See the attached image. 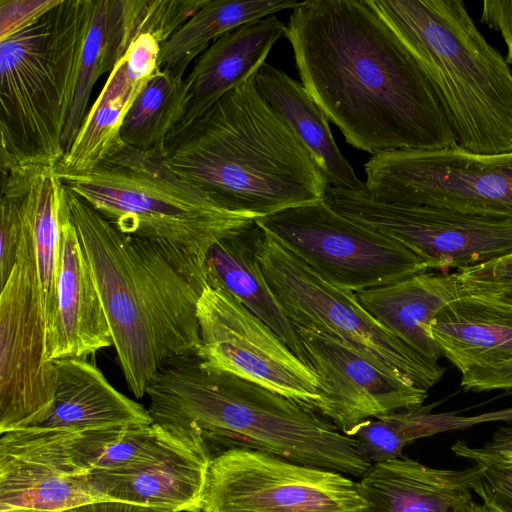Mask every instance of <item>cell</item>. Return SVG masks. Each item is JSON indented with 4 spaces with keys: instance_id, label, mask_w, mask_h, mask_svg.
<instances>
[{
    "instance_id": "cell-30",
    "label": "cell",
    "mask_w": 512,
    "mask_h": 512,
    "mask_svg": "<svg viewBox=\"0 0 512 512\" xmlns=\"http://www.w3.org/2000/svg\"><path fill=\"white\" fill-rule=\"evenodd\" d=\"M187 108L184 78L158 70L127 112L120 140L142 152L163 154L167 139L182 122Z\"/></svg>"
},
{
    "instance_id": "cell-36",
    "label": "cell",
    "mask_w": 512,
    "mask_h": 512,
    "mask_svg": "<svg viewBox=\"0 0 512 512\" xmlns=\"http://www.w3.org/2000/svg\"><path fill=\"white\" fill-rule=\"evenodd\" d=\"M480 21L499 32L507 47L505 60L512 65V0H485Z\"/></svg>"
},
{
    "instance_id": "cell-35",
    "label": "cell",
    "mask_w": 512,
    "mask_h": 512,
    "mask_svg": "<svg viewBox=\"0 0 512 512\" xmlns=\"http://www.w3.org/2000/svg\"><path fill=\"white\" fill-rule=\"evenodd\" d=\"M460 386L466 391L512 394V359L471 369L461 375Z\"/></svg>"
},
{
    "instance_id": "cell-9",
    "label": "cell",
    "mask_w": 512,
    "mask_h": 512,
    "mask_svg": "<svg viewBox=\"0 0 512 512\" xmlns=\"http://www.w3.org/2000/svg\"><path fill=\"white\" fill-rule=\"evenodd\" d=\"M257 258L274 296L295 326L330 335L424 390L443 377L444 367L385 328L360 304L355 292L324 280L262 228Z\"/></svg>"
},
{
    "instance_id": "cell-37",
    "label": "cell",
    "mask_w": 512,
    "mask_h": 512,
    "mask_svg": "<svg viewBox=\"0 0 512 512\" xmlns=\"http://www.w3.org/2000/svg\"><path fill=\"white\" fill-rule=\"evenodd\" d=\"M460 282L512 283V253L456 271Z\"/></svg>"
},
{
    "instance_id": "cell-40",
    "label": "cell",
    "mask_w": 512,
    "mask_h": 512,
    "mask_svg": "<svg viewBox=\"0 0 512 512\" xmlns=\"http://www.w3.org/2000/svg\"><path fill=\"white\" fill-rule=\"evenodd\" d=\"M13 512H15V511H13Z\"/></svg>"
},
{
    "instance_id": "cell-11",
    "label": "cell",
    "mask_w": 512,
    "mask_h": 512,
    "mask_svg": "<svg viewBox=\"0 0 512 512\" xmlns=\"http://www.w3.org/2000/svg\"><path fill=\"white\" fill-rule=\"evenodd\" d=\"M255 222L324 280L355 293L429 271L406 245L351 220L325 200Z\"/></svg>"
},
{
    "instance_id": "cell-14",
    "label": "cell",
    "mask_w": 512,
    "mask_h": 512,
    "mask_svg": "<svg viewBox=\"0 0 512 512\" xmlns=\"http://www.w3.org/2000/svg\"><path fill=\"white\" fill-rule=\"evenodd\" d=\"M324 200L351 220L406 245L429 271H458L512 253V220L385 203L364 190L331 186Z\"/></svg>"
},
{
    "instance_id": "cell-6",
    "label": "cell",
    "mask_w": 512,
    "mask_h": 512,
    "mask_svg": "<svg viewBox=\"0 0 512 512\" xmlns=\"http://www.w3.org/2000/svg\"><path fill=\"white\" fill-rule=\"evenodd\" d=\"M58 176L121 232L158 247L202 291L212 246L255 221L223 207L162 154L136 150L120 138L92 169Z\"/></svg>"
},
{
    "instance_id": "cell-26",
    "label": "cell",
    "mask_w": 512,
    "mask_h": 512,
    "mask_svg": "<svg viewBox=\"0 0 512 512\" xmlns=\"http://www.w3.org/2000/svg\"><path fill=\"white\" fill-rule=\"evenodd\" d=\"M151 77L143 75L130 64L126 54L120 59L89 108L72 144L57 164L58 175L88 171L106 155L120 138V128L127 112Z\"/></svg>"
},
{
    "instance_id": "cell-19",
    "label": "cell",
    "mask_w": 512,
    "mask_h": 512,
    "mask_svg": "<svg viewBox=\"0 0 512 512\" xmlns=\"http://www.w3.org/2000/svg\"><path fill=\"white\" fill-rule=\"evenodd\" d=\"M211 460L177 440L159 458L115 470L91 471L102 501H119L164 512H199Z\"/></svg>"
},
{
    "instance_id": "cell-33",
    "label": "cell",
    "mask_w": 512,
    "mask_h": 512,
    "mask_svg": "<svg viewBox=\"0 0 512 512\" xmlns=\"http://www.w3.org/2000/svg\"><path fill=\"white\" fill-rule=\"evenodd\" d=\"M451 450L456 456L474 464L512 467V425L499 426L491 439L481 446H470L464 441H457Z\"/></svg>"
},
{
    "instance_id": "cell-27",
    "label": "cell",
    "mask_w": 512,
    "mask_h": 512,
    "mask_svg": "<svg viewBox=\"0 0 512 512\" xmlns=\"http://www.w3.org/2000/svg\"><path fill=\"white\" fill-rule=\"evenodd\" d=\"M295 0H207L206 3L160 46L159 70L185 78L189 64L215 40L247 23L292 9Z\"/></svg>"
},
{
    "instance_id": "cell-2",
    "label": "cell",
    "mask_w": 512,
    "mask_h": 512,
    "mask_svg": "<svg viewBox=\"0 0 512 512\" xmlns=\"http://www.w3.org/2000/svg\"><path fill=\"white\" fill-rule=\"evenodd\" d=\"M146 395L153 423L210 460L251 449L360 478L372 465L353 437L318 412L204 368L195 352L167 360Z\"/></svg>"
},
{
    "instance_id": "cell-32",
    "label": "cell",
    "mask_w": 512,
    "mask_h": 512,
    "mask_svg": "<svg viewBox=\"0 0 512 512\" xmlns=\"http://www.w3.org/2000/svg\"><path fill=\"white\" fill-rule=\"evenodd\" d=\"M481 465L483 468L473 484V492L490 512H512V467Z\"/></svg>"
},
{
    "instance_id": "cell-3",
    "label": "cell",
    "mask_w": 512,
    "mask_h": 512,
    "mask_svg": "<svg viewBox=\"0 0 512 512\" xmlns=\"http://www.w3.org/2000/svg\"><path fill=\"white\" fill-rule=\"evenodd\" d=\"M254 75L174 130L162 157L223 207L256 220L324 200L330 185L259 94Z\"/></svg>"
},
{
    "instance_id": "cell-16",
    "label": "cell",
    "mask_w": 512,
    "mask_h": 512,
    "mask_svg": "<svg viewBox=\"0 0 512 512\" xmlns=\"http://www.w3.org/2000/svg\"><path fill=\"white\" fill-rule=\"evenodd\" d=\"M100 501L69 430L31 426L1 434L0 512H64Z\"/></svg>"
},
{
    "instance_id": "cell-13",
    "label": "cell",
    "mask_w": 512,
    "mask_h": 512,
    "mask_svg": "<svg viewBox=\"0 0 512 512\" xmlns=\"http://www.w3.org/2000/svg\"><path fill=\"white\" fill-rule=\"evenodd\" d=\"M197 318L195 353L204 368L251 381L322 413L325 400L316 372L236 298L207 285Z\"/></svg>"
},
{
    "instance_id": "cell-34",
    "label": "cell",
    "mask_w": 512,
    "mask_h": 512,
    "mask_svg": "<svg viewBox=\"0 0 512 512\" xmlns=\"http://www.w3.org/2000/svg\"><path fill=\"white\" fill-rule=\"evenodd\" d=\"M60 0H0V40L39 20Z\"/></svg>"
},
{
    "instance_id": "cell-25",
    "label": "cell",
    "mask_w": 512,
    "mask_h": 512,
    "mask_svg": "<svg viewBox=\"0 0 512 512\" xmlns=\"http://www.w3.org/2000/svg\"><path fill=\"white\" fill-rule=\"evenodd\" d=\"M254 82L262 98L311 154L331 187L365 189L339 150L328 117L300 82L266 62L255 73Z\"/></svg>"
},
{
    "instance_id": "cell-8",
    "label": "cell",
    "mask_w": 512,
    "mask_h": 512,
    "mask_svg": "<svg viewBox=\"0 0 512 512\" xmlns=\"http://www.w3.org/2000/svg\"><path fill=\"white\" fill-rule=\"evenodd\" d=\"M92 0H60L0 40V168L55 167L79 75Z\"/></svg>"
},
{
    "instance_id": "cell-17",
    "label": "cell",
    "mask_w": 512,
    "mask_h": 512,
    "mask_svg": "<svg viewBox=\"0 0 512 512\" xmlns=\"http://www.w3.org/2000/svg\"><path fill=\"white\" fill-rule=\"evenodd\" d=\"M482 468H433L404 456L372 463L357 482L362 512H490L473 496Z\"/></svg>"
},
{
    "instance_id": "cell-28",
    "label": "cell",
    "mask_w": 512,
    "mask_h": 512,
    "mask_svg": "<svg viewBox=\"0 0 512 512\" xmlns=\"http://www.w3.org/2000/svg\"><path fill=\"white\" fill-rule=\"evenodd\" d=\"M132 41L128 35L124 0H92L81 47L78 83L64 135V153L72 144L89 108L97 80L111 72Z\"/></svg>"
},
{
    "instance_id": "cell-12",
    "label": "cell",
    "mask_w": 512,
    "mask_h": 512,
    "mask_svg": "<svg viewBox=\"0 0 512 512\" xmlns=\"http://www.w3.org/2000/svg\"><path fill=\"white\" fill-rule=\"evenodd\" d=\"M348 475L251 449H230L209 464L199 512H362Z\"/></svg>"
},
{
    "instance_id": "cell-18",
    "label": "cell",
    "mask_w": 512,
    "mask_h": 512,
    "mask_svg": "<svg viewBox=\"0 0 512 512\" xmlns=\"http://www.w3.org/2000/svg\"><path fill=\"white\" fill-rule=\"evenodd\" d=\"M63 185V184H62ZM57 314L48 346L50 361L81 358L112 346L107 316L62 186Z\"/></svg>"
},
{
    "instance_id": "cell-5",
    "label": "cell",
    "mask_w": 512,
    "mask_h": 512,
    "mask_svg": "<svg viewBox=\"0 0 512 512\" xmlns=\"http://www.w3.org/2000/svg\"><path fill=\"white\" fill-rule=\"evenodd\" d=\"M23 229L15 263L0 282V433L49 414L56 370L48 346L57 314L62 181L55 167L20 169Z\"/></svg>"
},
{
    "instance_id": "cell-1",
    "label": "cell",
    "mask_w": 512,
    "mask_h": 512,
    "mask_svg": "<svg viewBox=\"0 0 512 512\" xmlns=\"http://www.w3.org/2000/svg\"><path fill=\"white\" fill-rule=\"evenodd\" d=\"M301 84L352 147L373 155L456 145L421 62L370 0H307L287 23Z\"/></svg>"
},
{
    "instance_id": "cell-10",
    "label": "cell",
    "mask_w": 512,
    "mask_h": 512,
    "mask_svg": "<svg viewBox=\"0 0 512 512\" xmlns=\"http://www.w3.org/2000/svg\"><path fill=\"white\" fill-rule=\"evenodd\" d=\"M364 171V191L376 201L512 220V152L397 150L371 156Z\"/></svg>"
},
{
    "instance_id": "cell-38",
    "label": "cell",
    "mask_w": 512,
    "mask_h": 512,
    "mask_svg": "<svg viewBox=\"0 0 512 512\" xmlns=\"http://www.w3.org/2000/svg\"><path fill=\"white\" fill-rule=\"evenodd\" d=\"M459 293L505 305L512 308V283L460 282Z\"/></svg>"
},
{
    "instance_id": "cell-7",
    "label": "cell",
    "mask_w": 512,
    "mask_h": 512,
    "mask_svg": "<svg viewBox=\"0 0 512 512\" xmlns=\"http://www.w3.org/2000/svg\"><path fill=\"white\" fill-rule=\"evenodd\" d=\"M426 69L456 145L512 152V72L461 0H370Z\"/></svg>"
},
{
    "instance_id": "cell-20",
    "label": "cell",
    "mask_w": 512,
    "mask_h": 512,
    "mask_svg": "<svg viewBox=\"0 0 512 512\" xmlns=\"http://www.w3.org/2000/svg\"><path fill=\"white\" fill-rule=\"evenodd\" d=\"M286 34L287 25L270 15L215 40L184 78L188 108L176 129L200 117L224 94L252 77L265 63L272 46Z\"/></svg>"
},
{
    "instance_id": "cell-23",
    "label": "cell",
    "mask_w": 512,
    "mask_h": 512,
    "mask_svg": "<svg viewBox=\"0 0 512 512\" xmlns=\"http://www.w3.org/2000/svg\"><path fill=\"white\" fill-rule=\"evenodd\" d=\"M260 232L261 227L254 221L212 246L205 264L208 285L236 298L309 365L297 329L274 296L260 267L257 258Z\"/></svg>"
},
{
    "instance_id": "cell-39",
    "label": "cell",
    "mask_w": 512,
    "mask_h": 512,
    "mask_svg": "<svg viewBox=\"0 0 512 512\" xmlns=\"http://www.w3.org/2000/svg\"><path fill=\"white\" fill-rule=\"evenodd\" d=\"M64 512H164L119 501H100L84 504Z\"/></svg>"
},
{
    "instance_id": "cell-31",
    "label": "cell",
    "mask_w": 512,
    "mask_h": 512,
    "mask_svg": "<svg viewBox=\"0 0 512 512\" xmlns=\"http://www.w3.org/2000/svg\"><path fill=\"white\" fill-rule=\"evenodd\" d=\"M207 0H124L131 41L150 34L162 45L179 30Z\"/></svg>"
},
{
    "instance_id": "cell-22",
    "label": "cell",
    "mask_w": 512,
    "mask_h": 512,
    "mask_svg": "<svg viewBox=\"0 0 512 512\" xmlns=\"http://www.w3.org/2000/svg\"><path fill=\"white\" fill-rule=\"evenodd\" d=\"M55 394L52 408L37 427L87 430L153 423L148 409L116 390L87 359L54 360Z\"/></svg>"
},
{
    "instance_id": "cell-24",
    "label": "cell",
    "mask_w": 512,
    "mask_h": 512,
    "mask_svg": "<svg viewBox=\"0 0 512 512\" xmlns=\"http://www.w3.org/2000/svg\"><path fill=\"white\" fill-rule=\"evenodd\" d=\"M442 356L462 374L512 359V308L459 293L431 324Z\"/></svg>"
},
{
    "instance_id": "cell-21",
    "label": "cell",
    "mask_w": 512,
    "mask_h": 512,
    "mask_svg": "<svg viewBox=\"0 0 512 512\" xmlns=\"http://www.w3.org/2000/svg\"><path fill=\"white\" fill-rule=\"evenodd\" d=\"M459 295L455 272H421L356 292L360 304L411 349L438 362L442 353L431 335L440 310Z\"/></svg>"
},
{
    "instance_id": "cell-4",
    "label": "cell",
    "mask_w": 512,
    "mask_h": 512,
    "mask_svg": "<svg viewBox=\"0 0 512 512\" xmlns=\"http://www.w3.org/2000/svg\"><path fill=\"white\" fill-rule=\"evenodd\" d=\"M64 197L125 381L141 398L167 360L197 351L203 291L154 244L121 232L65 187Z\"/></svg>"
},
{
    "instance_id": "cell-15",
    "label": "cell",
    "mask_w": 512,
    "mask_h": 512,
    "mask_svg": "<svg viewBox=\"0 0 512 512\" xmlns=\"http://www.w3.org/2000/svg\"><path fill=\"white\" fill-rule=\"evenodd\" d=\"M295 327L319 377L321 415L343 434L352 437L367 420L423 405L427 390L330 335Z\"/></svg>"
},
{
    "instance_id": "cell-29",
    "label": "cell",
    "mask_w": 512,
    "mask_h": 512,
    "mask_svg": "<svg viewBox=\"0 0 512 512\" xmlns=\"http://www.w3.org/2000/svg\"><path fill=\"white\" fill-rule=\"evenodd\" d=\"M435 405L391 412L364 422L352 436L371 463L403 456V448L420 438L464 430L486 422H512V407L477 415L432 413Z\"/></svg>"
}]
</instances>
